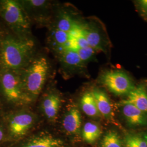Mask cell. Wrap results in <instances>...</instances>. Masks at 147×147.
Masks as SVG:
<instances>
[{"label": "cell", "instance_id": "6da1fadb", "mask_svg": "<svg viewBox=\"0 0 147 147\" xmlns=\"http://www.w3.org/2000/svg\"><path fill=\"white\" fill-rule=\"evenodd\" d=\"M36 45L31 37L13 33L2 34L0 40V70H22L36 57Z\"/></svg>", "mask_w": 147, "mask_h": 147}, {"label": "cell", "instance_id": "7a4b0ae2", "mask_svg": "<svg viewBox=\"0 0 147 147\" xmlns=\"http://www.w3.org/2000/svg\"><path fill=\"white\" fill-rule=\"evenodd\" d=\"M50 64L44 56H36L26 67L21 70L24 88L32 101L40 94L47 82Z\"/></svg>", "mask_w": 147, "mask_h": 147}, {"label": "cell", "instance_id": "3957f363", "mask_svg": "<svg viewBox=\"0 0 147 147\" xmlns=\"http://www.w3.org/2000/svg\"><path fill=\"white\" fill-rule=\"evenodd\" d=\"M0 16L13 34L22 38L31 37V22L20 1H0Z\"/></svg>", "mask_w": 147, "mask_h": 147}, {"label": "cell", "instance_id": "277c9868", "mask_svg": "<svg viewBox=\"0 0 147 147\" xmlns=\"http://www.w3.org/2000/svg\"><path fill=\"white\" fill-rule=\"evenodd\" d=\"M0 90L11 103L25 104L32 101L24 88L21 70H0Z\"/></svg>", "mask_w": 147, "mask_h": 147}, {"label": "cell", "instance_id": "5b68a950", "mask_svg": "<svg viewBox=\"0 0 147 147\" xmlns=\"http://www.w3.org/2000/svg\"><path fill=\"white\" fill-rule=\"evenodd\" d=\"M100 81L101 84L117 96L127 95L136 88L129 75L121 70H107L101 75Z\"/></svg>", "mask_w": 147, "mask_h": 147}, {"label": "cell", "instance_id": "8992f818", "mask_svg": "<svg viewBox=\"0 0 147 147\" xmlns=\"http://www.w3.org/2000/svg\"><path fill=\"white\" fill-rule=\"evenodd\" d=\"M30 21L40 25L50 24L53 17V6L45 0L20 1Z\"/></svg>", "mask_w": 147, "mask_h": 147}, {"label": "cell", "instance_id": "52a82bcc", "mask_svg": "<svg viewBox=\"0 0 147 147\" xmlns=\"http://www.w3.org/2000/svg\"><path fill=\"white\" fill-rule=\"evenodd\" d=\"M56 55L63 74L68 76L80 73L86 68V63L81 59L76 53L71 50H64Z\"/></svg>", "mask_w": 147, "mask_h": 147}, {"label": "cell", "instance_id": "ba28073f", "mask_svg": "<svg viewBox=\"0 0 147 147\" xmlns=\"http://www.w3.org/2000/svg\"><path fill=\"white\" fill-rule=\"evenodd\" d=\"M81 25V23L74 18L73 13L70 11L68 8H62L58 9L55 16H53L50 27L70 33L79 28Z\"/></svg>", "mask_w": 147, "mask_h": 147}, {"label": "cell", "instance_id": "9c48e42d", "mask_svg": "<svg viewBox=\"0 0 147 147\" xmlns=\"http://www.w3.org/2000/svg\"><path fill=\"white\" fill-rule=\"evenodd\" d=\"M34 121V116L31 113L22 112L16 113L9 121V131L14 136H24L31 127Z\"/></svg>", "mask_w": 147, "mask_h": 147}, {"label": "cell", "instance_id": "30bf717a", "mask_svg": "<svg viewBox=\"0 0 147 147\" xmlns=\"http://www.w3.org/2000/svg\"><path fill=\"white\" fill-rule=\"evenodd\" d=\"M71 39L70 33L53 27L49 28L47 42L49 47L56 54L64 50L70 49L71 47Z\"/></svg>", "mask_w": 147, "mask_h": 147}, {"label": "cell", "instance_id": "8fae6325", "mask_svg": "<svg viewBox=\"0 0 147 147\" xmlns=\"http://www.w3.org/2000/svg\"><path fill=\"white\" fill-rule=\"evenodd\" d=\"M92 92L101 116L110 122L117 124L115 118L113 106L107 94L99 88H94L92 90Z\"/></svg>", "mask_w": 147, "mask_h": 147}, {"label": "cell", "instance_id": "7c38bea8", "mask_svg": "<svg viewBox=\"0 0 147 147\" xmlns=\"http://www.w3.org/2000/svg\"><path fill=\"white\" fill-rule=\"evenodd\" d=\"M62 104V100L58 92L50 90L44 97L41 108L44 115L51 121H55L58 116Z\"/></svg>", "mask_w": 147, "mask_h": 147}, {"label": "cell", "instance_id": "4fadbf2b", "mask_svg": "<svg viewBox=\"0 0 147 147\" xmlns=\"http://www.w3.org/2000/svg\"><path fill=\"white\" fill-rule=\"evenodd\" d=\"M81 31L90 47L96 52L105 51L104 39L98 28L89 24H81Z\"/></svg>", "mask_w": 147, "mask_h": 147}, {"label": "cell", "instance_id": "5bb4252c", "mask_svg": "<svg viewBox=\"0 0 147 147\" xmlns=\"http://www.w3.org/2000/svg\"><path fill=\"white\" fill-rule=\"evenodd\" d=\"M121 106L123 115L129 126L139 127L147 125V114L131 104Z\"/></svg>", "mask_w": 147, "mask_h": 147}, {"label": "cell", "instance_id": "9a60e30c", "mask_svg": "<svg viewBox=\"0 0 147 147\" xmlns=\"http://www.w3.org/2000/svg\"><path fill=\"white\" fill-rule=\"evenodd\" d=\"M62 125L67 133L70 134L78 133L82 125V117L76 107L71 106L67 110L63 117Z\"/></svg>", "mask_w": 147, "mask_h": 147}, {"label": "cell", "instance_id": "2e32d148", "mask_svg": "<svg viewBox=\"0 0 147 147\" xmlns=\"http://www.w3.org/2000/svg\"><path fill=\"white\" fill-rule=\"evenodd\" d=\"M119 104H131L147 114V93L143 85L136 87L127 95L126 99L121 101Z\"/></svg>", "mask_w": 147, "mask_h": 147}, {"label": "cell", "instance_id": "e0dca14e", "mask_svg": "<svg viewBox=\"0 0 147 147\" xmlns=\"http://www.w3.org/2000/svg\"><path fill=\"white\" fill-rule=\"evenodd\" d=\"M80 105L82 111L87 116L93 118H98L101 116L98 110L96 101L92 91L86 92L82 95Z\"/></svg>", "mask_w": 147, "mask_h": 147}, {"label": "cell", "instance_id": "ac0fdd59", "mask_svg": "<svg viewBox=\"0 0 147 147\" xmlns=\"http://www.w3.org/2000/svg\"><path fill=\"white\" fill-rule=\"evenodd\" d=\"M101 133L100 126L95 123L89 121L85 123L82 129V135L85 142L92 144L100 137Z\"/></svg>", "mask_w": 147, "mask_h": 147}, {"label": "cell", "instance_id": "d6986e66", "mask_svg": "<svg viewBox=\"0 0 147 147\" xmlns=\"http://www.w3.org/2000/svg\"><path fill=\"white\" fill-rule=\"evenodd\" d=\"M62 141L49 136L33 138L23 147H62Z\"/></svg>", "mask_w": 147, "mask_h": 147}, {"label": "cell", "instance_id": "ffe728a7", "mask_svg": "<svg viewBox=\"0 0 147 147\" xmlns=\"http://www.w3.org/2000/svg\"><path fill=\"white\" fill-rule=\"evenodd\" d=\"M101 144V147H123V143L118 134L112 130L105 134Z\"/></svg>", "mask_w": 147, "mask_h": 147}, {"label": "cell", "instance_id": "44dd1931", "mask_svg": "<svg viewBox=\"0 0 147 147\" xmlns=\"http://www.w3.org/2000/svg\"><path fill=\"white\" fill-rule=\"evenodd\" d=\"M123 147H147L143 136L137 135H127L123 140Z\"/></svg>", "mask_w": 147, "mask_h": 147}, {"label": "cell", "instance_id": "7402d4cb", "mask_svg": "<svg viewBox=\"0 0 147 147\" xmlns=\"http://www.w3.org/2000/svg\"><path fill=\"white\" fill-rule=\"evenodd\" d=\"M79 55L80 58L85 63L94 59L96 51L90 47H75L71 49Z\"/></svg>", "mask_w": 147, "mask_h": 147}, {"label": "cell", "instance_id": "603a6c76", "mask_svg": "<svg viewBox=\"0 0 147 147\" xmlns=\"http://www.w3.org/2000/svg\"><path fill=\"white\" fill-rule=\"evenodd\" d=\"M139 9L144 14L147 15V0H140L137 1Z\"/></svg>", "mask_w": 147, "mask_h": 147}, {"label": "cell", "instance_id": "cb8c5ba5", "mask_svg": "<svg viewBox=\"0 0 147 147\" xmlns=\"http://www.w3.org/2000/svg\"><path fill=\"white\" fill-rule=\"evenodd\" d=\"M4 137V134L3 132L2 131V130L1 129H0V141H1Z\"/></svg>", "mask_w": 147, "mask_h": 147}, {"label": "cell", "instance_id": "d4e9b609", "mask_svg": "<svg viewBox=\"0 0 147 147\" xmlns=\"http://www.w3.org/2000/svg\"><path fill=\"white\" fill-rule=\"evenodd\" d=\"M143 138L144 139V140H145V141H146L147 147V134H143Z\"/></svg>", "mask_w": 147, "mask_h": 147}, {"label": "cell", "instance_id": "484cf974", "mask_svg": "<svg viewBox=\"0 0 147 147\" xmlns=\"http://www.w3.org/2000/svg\"><path fill=\"white\" fill-rule=\"evenodd\" d=\"M1 36H2V33L0 32V40H1Z\"/></svg>", "mask_w": 147, "mask_h": 147}]
</instances>
